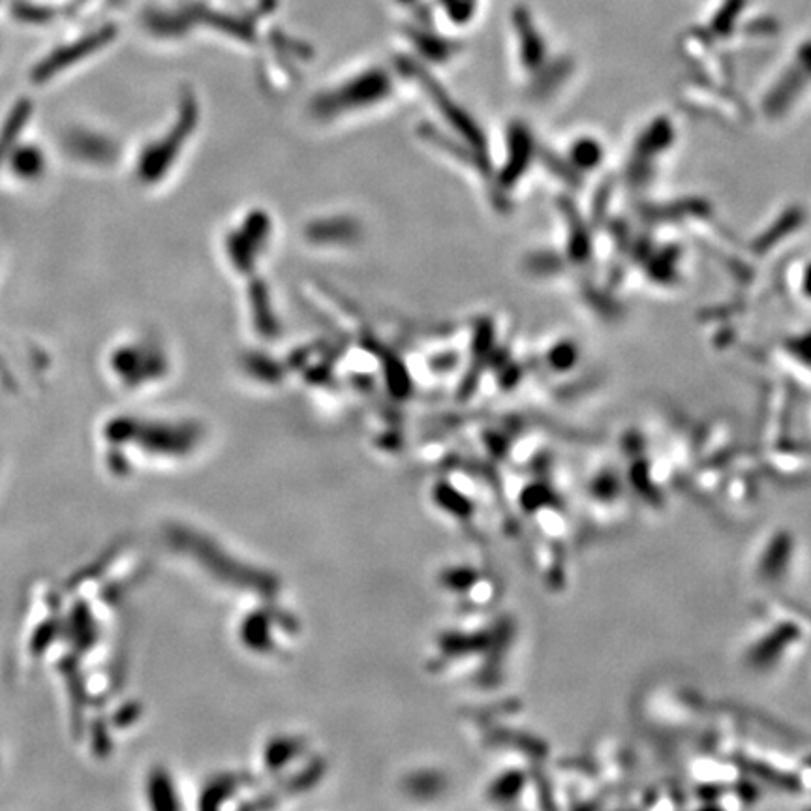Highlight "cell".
<instances>
[{"instance_id":"1","label":"cell","mask_w":811,"mask_h":811,"mask_svg":"<svg viewBox=\"0 0 811 811\" xmlns=\"http://www.w3.org/2000/svg\"><path fill=\"white\" fill-rule=\"evenodd\" d=\"M811 650V612L770 596L754 605L736 642V663L755 679L791 671Z\"/></svg>"},{"instance_id":"2","label":"cell","mask_w":811,"mask_h":811,"mask_svg":"<svg viewBox=\"0 0 811 811\" xmlns=\"http://www.w3.org/2000/svg\"><path fill=\"white\" fill-rule=\"evenodd\" d=\"M515 631L510 618L481 622L473 629H453L438 637L436 663L444 669H455L478 684H498L503 676L505 655L515 641Z\"/></svg>"},{"instance_id":"3","label":"cell","mask_w":811,"mask_h":811,"mask_svg":"<svg viewBox=\"0 0 811 811\" xmlns=\"http://www.w3.org/2000/svg\"><path fill=\"white\" fill-rule=\"evenodd\" d=\"M705 695L679 680H658L644 687L639 701V717L660 738H679L706 722Z\"/></svg>"},{"instance_id":"4","label":"cell","mask_w":811,"mask_h":811,"mask_svg":"<svg viewBox=\"0 0 811 811\" xmlns=\"http://www.w3.org/2000/svg\"><path fill=\"white\" fill-rule=\"evenodd\" d=\"M799 535L786 524H773L755 537L746 558V577L751 585L776 596L791 583L800 567Z\"/></svg>"},{"instance_id":"5","label":"cell","mask_w":811,"mask_h":811,"mask_svg":"<svg viewBox=\"0 0 811 811\" xmlns=\"http://www.w3.org/2000/svg\"><path fill=\"white\" fill-rule=\"evenodd\" d=\"M580 500L594 529L601 532L618 529L628 519L633 502L620 460L610 457L594 460L586 468Z\"/></svg>"},{"instance_id":"6","label":"cell","mask_w":811,"mask_h":811,"mask_svg":"<svg viewBox=\"0 0 811 811\" xmlns=\"http://www.w3.org/2000/svg\"><path fill=\"white\" fill-rule=\"evenodd\" d=\"M310 746L297 735H275L262 748V767L284 791H302L320 780L323 762L310 759Z\"/></svg>"},{"instance_id":"7","label":"cell","mask_w":811,"mask_h":811,"mask_svg":"<svg viewBox=\"0 0 811 811\" xmlns=\"http://www.w3.org/2000/svg\"><path fill=\"white\" fill-rule=\"evenodd\" d=\"M239 642L258 655H275L290 647L299 636V623L288 610L278 609L275 599L250 610L239 622Z\"/></svg>"},{"instance_id":"8","label":"cell","mask_w":811,"mask_h":811,"mask_svg":"<svg viewBox=\"0 0 811 811\" xmlns=\"http://www.w3.org/2000/svg\"><path fill=\"white\" fill-rule=\"evenodd\" d=\"M438 585L460 609L473 617L491 612L500 599V580L494 573L473 564H460L441 569Z\"/></svg>"},{"instance_id":"9","label":"cell","mask_w":811,"mask_h":811,"mask_svg":"<svg viewBox=\"0 0 811 811\" xmlns=\"http://www.w3.org/2000/svg\"><path fill=\"white\" fill-rule=\"evenodd\" d=\"M548 786L554 808H594L607 794L594 768L586 762H558L554 776H548Z\"/></svg>"},{"instance_id":"10","label":"cell","mask_w":811,"mask_h":811,"mask_svg":"<svg viewBox=\"0 0 811 811\" xmlns=\"http://www.w3.org/2000/svg\"><path fill=\"white\" fill-rule=\"evenodd\" d=\"M590 765L601 781L605 792L615 791V789L618 791L628 786L629 778L636 768L631 749L618 738H604L598 744Z\"/></svg>"},{"instance_id":"11","label":"cell","mask_w":811,"mask_h":811,"mask_svg":"<svg viewBox=\"0 0 811 811\" xmlns=\"http://www.w3.org/2000/svg\"><path fill=\"white\" fill-rule=\"evenodd\" d=\"M254 780L241 772H224L213 776L200 792V810H218L226 808L230 800H235V808H241V797L248 794Z\"/></svg>"},{"instance_id":"12","label":"cell","mask_w":811,"mask_h":811,"mask_svg":"<svg viewBox=\"0 0 811 811\" xmlns=\"http://www.w3.org/2000/svg\"><path fill=\"white\" fill-rule=\"evenodd\" d=\"M149 799L154 800L157 808H179V799H177L175 783L171 780L168 772H160L152 776L149 780Z\"/></svg>"},{"instance_id":"13","label":"cell","mask_w":811,"mask_h":811,"mask_svg":"<svg viewBox=\"0 0 811 811\" xmlns=\"http://www.w3.org/2000/svg\"><path fill=\"white\" fill-rule=\"evenodd\" d=\"M444 786H446V778L440 776L438 772L416 773V776H414V778H409L408 783H406L408 791L416 794V799H428L427 789H430V792H433V799H435V794H438Z\"/></svg>"},{"instance_id":"14","label":"cell","mask_w":811,"mask_h":811,"mask_svg":"<svg viewBox=\"0 0 811 811\" xmlns=\"http://www.w3.org/2000/svg\"><path fill=\"white\" fill-rule=\"evenodd\" d=\"M551 365H553L554 369H558V371H566L569 366L575 365V353H573V348H556V350H554L553 358H551Z\"/></svg>"}]
</instances>
